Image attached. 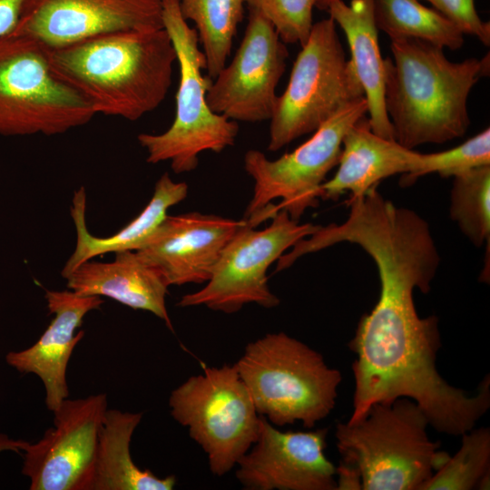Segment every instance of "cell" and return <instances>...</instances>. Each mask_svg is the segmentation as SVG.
I'll return each instance as SVG.
<instances>
[{"label": "cell", "mask_w": 490, "mask_h": 490, "mask_svg": "<svg viewBox=\"0 0 490 490\" xmlns=\"http://www.w3.org/2000/svg\"><path fill=\"white\" fill-rule=\"evenodd\" d=\"M490 165V129L452 149L424 154L416 179L433 172L441 177H455L474 168Z\"/></svg>", "instance_id": "28"}, {"label": "cell", "mask_w": 490, "mask_h": 490, "mask_svg": "<svg viewBox=\"0 0 490 490\" xmlns=\"http://www.w3.org/2000/svg\"><path fill=\"white\" fill-rule=\"evenodd\" d=\"M327 12L347 37L350 61L365 92L371 130L383 138L395 140L385 106V64L378 44L373 0H351L349 5L335 0Z\"/></svg>", "instance_id": "21"}, {"label": "cell", "mask_w": 490, "mask_h": 490, "mask_svg": "<svg viewBox=\"0 0 490 490\" xmlns=\"http://www.w3.org/2000/svg\"><path fill=\"white\" fill-rule=\"evenodd\" d=\"M142 413L107 409L103 416L90 490H172L174 475L161 478L132 461L130 445Z\"/></svg>", "instance_id": "22"}, {"label": "cell", "mask_w": 490, "mask_h": 490, "mask_svg": "<svg viewBox=\"0 0 490 490\" xmlns=\"http://www.w3.org/2000/svg\"><path fill=\"white\" fill-rule=\"evenodd\" d=\"M423 153L396 140L376 134L366 115L354 122L342 141L338 168L321 185L320 199L336 201L346 191L358 197L389 176L405 173L413 181L420 170Z\"/></svg>", "instance_id": "18"}, {"label": "cell", "mask_w": 490, "mask_h": 490, "mask_svg": "<svg viewBox=\"0 0 490 490\" xmlns=\"http://www.w3.org/2000/svg\"><path fill=\"white\" fill-rule=\"evenodd\" d=\"M428 420L413 400L371 406L357 423H338L341 461L357 467L364 490H420L448 460L427 435Z\"/></svg>", "instance_id": "4"}, {"label": "cell", "mask_w": 490, "mask_h": 490, "mask_svg": "<svg viewBox=\"0 0 490 490\" xmlns=\"http://www.w3.org/2000/svg\"><path fill=\"white\" fill-rule=\"evenodd\" d=\"M162 24L174 46L180 69L175 116L165 132L140 133L137 139L149 163L169 162L172 172L180 174L196 169L201 152H220L233 145L239 125L213 113L207 103L212 79L202 74L206 57L199 47L196 29L181 15L179 0H162Z\"/></svg>", "instance_id": "6"}, {"label": "cell", "mask_w": 490, "mask_h": 490, "mask_svg": "<svg viewBox=\"0 0 490 490\" xmlns=\"http://www.w3.org/2000/svg\"><path fill=\"white\" fill-rule=\"evenodd\" d=\"M162 28V0H26L12 33L58 47L104 34Z\"/></svg>", "instance_id": "14"}, {"label": "cell", "mask_w": 490, "mask_h": 490, "mask_svg": "<svg viewBox=\"0 0 490 490\" xmlns=\"http://www.w3.org/2000/svg\"><path fill=\"white\" fill-rule=\"evenodd\" d=\"M44 298L49 314L54 315L49 326L33 346L9 352L5 359L17 371L33 373L42 380L45 406L53 412L69 397L67 366L75 346L84 337L83 330L76 329L88 312L100 309L103 299L70 289H45Z\"/></svg>", "instance_id": "17"}, {"label": "cell", "mask_w": 490, "mask_h": 490, "mask_svg": "<svg viewBox=\"0 0 490 490\" xmlns=\"http://www.w3.org/2000/svg\"><path fill=\"white\" fill-rule=\"evenodd\" d=\"M246 5L272 24L285 44L307 42L316 0H246Z\"/></svg>", "instance_id": "27"}, {"label": "cell", "mask_w": 490, "mask_h": 490, "mask_svg": "<svg viewBox=\"0 0 490 490\" xmlns=\"http://www.w3.org/2000/svg\"><path fill=\"white\" fill-rule=\"evenodd\" d=\"M26 0H0V37L11 34L20 18Z\"/></svg>", "instance_id": "30"}, {"label": "cell", "mask_w": 490, "mask_h": 490, "mask_svg": "<svg viewBox=\"0 0 490 490\" xmlns=\"http://www.w3.org/2000/svg\"><path fill=\"white\" fill-rule=\"evenodd\" d=\"M245 4L246 0H179L181 15L196 26L211 79L226 65Z\"/></svg>", "instance_id": "24"}, {"label": "cell", "mask_w": 490, "mask_h": 490, "mask_svg": "<svg viewBox=\"0 0 490 490\" xmlns=\"http://www.w3.org/2000/svg\"><path fill=\"white\" fill-rule=\"evenodd\" d=\"M336 25L329 16L313 24L288 85L278 96L270 120L269 151L276 152L314 132L341 109L365 97Z\"/></svg>", "instance_id": "7"}, {"label": "cell", "mask_w": 490, "mask_h": 490, "mask_svg": "<svg viewBox=\"0 0 490 490\" xmlns=\"http://www.w3.org/2000/svg\"><path fill=\"white\" fill-rule=\"evenodd\" d=\"M169 406L215 475L230 471L257 439L260 414L234 365L205 368L189 377L172 391Z\"/></svg>", "instance_id": "10"}, {"label": "cell", "mask_w": 490, "mask_h": 490, "mask_svg": "<svg viewBox=\"0 0 490 490\" xmlns=\"http://www.w3.org/2000/svg\"><path fill=\"white\" fill-rule=\"evenodd\" d=\"M94 115L79 93L54 76L47 46L13 33L0 37V135L63 134Z\"/></svg>", "instance_id": "8"}, {"label": "cell", "mask_w": 490, "mask_h": 490, "mask_svg": "<svg viewBox=\"0 0 490 490\" xmlns=\"http://www.w3.org/2000/svg\"><path fill=\"white\" fill-rule=\"evenodd\" d=\"M367 113L363 97L341 109L293 152L274 161L260 151L249 150L244 169L254 180V189L243 220L255 228L284 210L299 221L309 208L317 207L327 174L338 164L346 132Z\"/></svg>", "instance_id": "9"}, {"label": "cell", "mask_w": 490, "mask_h": 490, "mask_svg": "<svg viewBox=\"0 0 490 490\" xmlns=\"http://www.w3.org/2000/svg\"><path fill=\"white\" fill-rule=\"evenodd\" d=\"M390 47L384 97L395 140L414 149L462 137L470 124L468 95L489 75V54L452 62L443 47L416 38L391 39Z\"/></svg>", "instance_id": "3"}, {"label": "cell", "mask_w": 490, "mask_h": 490, "mask_svg": "<svg viewBox=\"0 0 490 490\" xmlns=\"http://www.w3.org/2000/svg\"><path fill=\"white\" fill-rule=\"evenodd\" d=\"M107 395L64 399L53 426L34 443L24 441L22 474L30 490H90Z\"/></svg>", "instance_id": "12"}, {"label": "cell", "mask_w": 490, "mask_h": 490, "mask_svg": "<svg viewBox=\"0 0 490 490\" xmlns=\"http://www.w3.org/2000/svg\"><path fill=\"white\" fill-rule=\"evenodd\" d=\"M263 230L246 220L223 249L207 284L181 297L180 307L205 306L231 314L244 305L264 308L279 305V299L268 285L269 267L299 240L313 234L320 225L300 224L279 210Z\"/></svg>", "instance_id": "11"}, {"label": "cell", "mask_w": 490, "mask_h": 490, "mask_svg": "<svg viewBox=\"0 0 490 490\" xmlns=\"http://www.w3.org/2000/svg\"><path fill=\"white\" fill-rule=\"evenodd\" d=\"M24 440H14L6 435L0 434V452L5 450H12L16 453L22 451Z\"/></svg>", "instance_id": "32"}, {"label": "cell", "mask_w": 490, "mask_h": 490, "mask_svg": "<svg viewBox=\"0 0 490 490\" xmlns=\"http://www.w3.org/2000/svg\"><path fill=\"white\" fill-rule=\"evenodd\" d=\"M354 241L376 263L380 293L348 343L357 358L347 423L361 420L374 404L407 397L436 431L456 436L471 430L490 407L489 375L474 395L448 384L436 364L438 318H421L415 307V289L429 292L440 261L429 228L411 218L384 216L364 224Z\"/></svg>", "instance_id": "1"}, {"label": "cell", "mask_w": 490, "mask_h": 490, "mask_svg": "<svg viewBox=\"0 0 490 490\" xmlns=\"http://www.w3.org/2000/svg\"><path fill=\"white\" fill-rule=\"evenodd\" d=\"M234 366L258 413L271 424L300 421L310 429L335 407L341 373L284 332L249 343Z\"/></svg>", "instance_id": "5"}, {"label": "cell", "mask_w": 490, "mask_h": 490, "mask_svg": "<svg viewBox=\"0 0 490 490\" xmlns=\"http://www.w3.org/2000/svg\"><path fill=\"white\" fill-rule=\"evenodd\" d=\"M335 0H316L315 7L321 10L327 11L328 5Z\"/></svg>", "instance_id": "33"}, {"label": "cell", "mask_w": 490, "mask_h": 490, "mask_svg": "<svg viewBox=\"0 0 490 490\" xmlns=\"http://www.w3.org/2000/svg\"><path fill=\"white\" fill-rule=\"evenodd\" d=\"M421 1V0H420ZM451 21L463 34L475 36L485 46L490 45V24L479 16L475 0H424Z\"/></svg>", "instance_id": "29"}, {"label": "cell", "mask_w": 490, "mask_h": 490, "mask_svg": "<svg viewBox=\"0 0 490 490\" xmlns=\"http://www.w3.org/2000/svg\"><path fill=\"white\" fill-rule=\"evenodd\" d=\"M336 490H359L362 489V479L357 467L340 461L336 466Z\"/></svg>", "instance_id": "31"}, {"label": "cell", "mask_w": 490, "mask_h": 490, "mask_svg": "<svg viewBox=\"0 0 490 490\" xmlns=\"http://www.w3.org/2000/svg\"><path fill=\"white\" fill-rule=\"evenodd\" d=\"M247 27L231 62L212 79L206 100L210 109L235 122L270 120L289 51L273 25L249 9Z\"/></svg>", "instance_id": "13"}, {"label": "cell", "mask_w": 490, "mask_h": 490, "mask_svg": "<svg viewBox=\"0 0 490 490\" xmlns=\"http://www.w3.org/2000/svg\"><path fill=\"white\" fill-rule=\"evenodd\" d=\"M327 436L328 428L283 432L260 415L257 439L239 459L236 478L249 490H336Z\"/></svg>", "instance_id": "15"}, {"label": "cell", "mask_w": 490, "mask_h": 490, "mask_svg": "<svg viewBox=\"0 0 490 490\" xmlns=\"http://www.w3.org/2000/svg\"><path fill=\"white\" fill-rule=\"evenodd\" d=\"M64 279L67 288L78 295L103 296L133 309L149 311L173 331L166 308L169 285L136 250L118 251L112 262L84 261Z\"/></svg>", "instance_id": "19"}, {"label": "cell", "mask_w": 490, "mask_h": 490, "mask_svg": "<svg viewBox=\"0 0 490 490\" xmlns=\"http://www.w3.org/2000/svg\"><path fill=\"white\" fill-rule=\"evenodd\" d=\"M450 218L476 247L490 240V165L454 177Z\"/></svg>", "instance_id": "25"}, {"label": "cell", "mask_w": 490, "mask_h": 490, "mask_svg": "<svg viewBox=\"0 0 490 490\" xmlns=\"http://www.w3.org/2000/svg\"><path fill=\"white\" fill-rule=\"evenodd\" d=\"M245 222L192 211L167 215L136 250L171 285L207 282L223 249Z\"/></svg>", "instance_id": "16"}, {"label": "cell", "mask_w": 490, "mask_h": 490, "mask_svg": "<svg viewBox=\"0 0 490 490\" xmlns=\"http://www.w3.org/2000/svg\"><path fill=\"white\" fill-rule=\"evenodd\" d=\"M377 29L390 39L416 38L457 50L464 34L447 18L420 0H373Z\"/></svg>", "instance_id": "23"}, {"label": "cell", "mask_w": 490, "mask_h": 490, "mask_svg": "<svg viewBox=\"0 0 490 490\" xmlns=\"http://www.w3.org/2000/svg\"><path fill=\"white\" fill-rule=\"evenodd\" d=\"M53 74L95 114L137 121L164 101L177 62L164 28L118 32L47 47Z\"/></svg>", "instance_id": "2"}, {"label": "cell", "mask_w": 490, "mask_h": 490, "mask_svg": "<svg viewBox=\"0 0 490 490\" xmlns=\"http://www.w3.org/2000/svg\"><path fill=\"white\" fill-rule=\"evenodd\" d=\"M187 193L185 182H176L165 172L156 181L152 199L137 217L112 236L96 237L86 227V193L84 187H80L74 194L70 209L76 244L61 271L62 277L97 256L140 250L166 218L168 210L183 201Z\"/></svg>", "instance_id": "20"}, {"label": "cell", "mask_w": 490, "mask_h": 490, "mask_svg": "<svg viewBox=\"0 0 490 490\" xmlns=\"http://www.w3.org/2000/svg\"><path fill=\"white\" fill-rule=\"evenodd\" d=\"M461 437L459 450L449 456L420 490H470L490 471V429L472 428Z\"/></svg>", "instance_id": "26"}]
</instances>
